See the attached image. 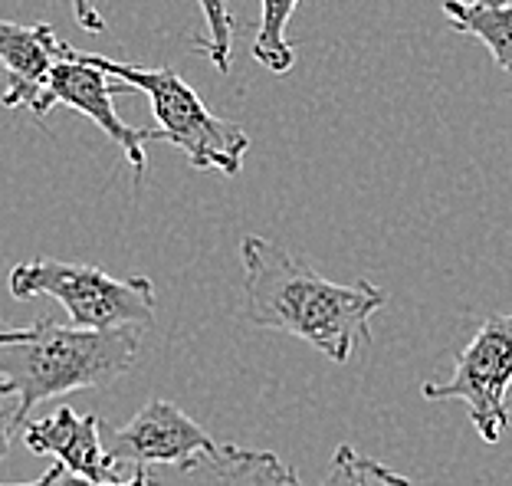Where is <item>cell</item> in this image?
<instances>
[{"label":"cell","mask_w":512,"mask_h":486,"mask_svg":"<svg viewBox=\"0 0 512 486\" xmlns=\"http://www.w3.org/2000/svg\"><path fill=\"white\" fill-rule=\"evenodd\" d=\"M243 319L256 329L286 332L312 345L329 362L345 365L371 342V316L388 306V293L371 280L332 283L266 237H243Z\"/></svg>","instance_id":"6da1fadb"},{"label":"cell","mask_w":512,"mask_h":486,"mask_svg":"<svg viewBox=\"0 0 512 486\" xmlns=\"http://www.w3.org/2000/svg\"><path fill=\"white\" fill-rule=\"evenodd\" d=\"M142 355V329H83L40 319L20 342L0 345V398L17 404L23 424L46 398L106 388Z\"/></svg>","instance_id":"7a4b0ae2"},{"label":"cell","mask_w":512,"mask_h":486,"mask_svg":"<svg viewBox=\"0 0 512 486\" xmlns=\"http://www.w3.org/2000/svg\"><path fill=\"white\" fill-rule=\"evenodd\" d=\"M83 53V60L99 66L102 73L122 79L132 89L145 92L151 99V112H155V132L158 142H168L181 148L194 168L201 171H220V175H240L243 155L250 152V135L240 129L237 122L220 119L197 92L174 73L171 66L142 69V66H125L115 63L109 56Z\"/></svg>","instance_id":"3957f363"},{"label":"cell","mask_w":512,"mask_h":486,"mask_svg":"<svg viewBox=\"0 0 512 486\" xmlns=\"http://www.w3.org/2000/svg\"><path fill=\"white\" fill-rule=\"evenodd\" d=\"M10 296L27 299L50 296L56 299L69 326L83 329H145L155 319V283L148 276H109L99 266L66 263V260H27L17 263L7 276Z\"/></svg>","instance_id":"277c9868"},{"label":"cell","mask_w":512,"mask_h":486,"mask_svg":"<svg viewBox=\"0 0 512 486\" xmlns=\"http://www.w3.org/2000/svg\"><path fill=\"white\" fill-rule=\"evenodd\" d=\"M509 385H512V316H490L463 345L447 381H427V401H463L476 434L486 444H499L509 427Z\"/></svg>","instance_id":"5b68a950"},{"label":"cell","mask_w":512,"mask_h":486,"mask_svg":"<svg viewBox=\"0 0 512 486\" xmlns=\"http://www.w3.org/2000/svg\"><path fill=\"white\" fill-rule=\"evenodd\" d=\"M122 92H132V86L109 76V73H102L99 66L83 60V53H79L76 46L60 40V56H56V63L50 66V79H46V89H43L40 115H50L56 106H69L73 112L86 115L102 135H109L112 142L122 148L128 165H132V171H135V181H142L145 165H148L145 145L158 142V132L125 125V119L112 106V99L122 96Z\"/></svg>","instance_id":"8992f818"},{"label":"cell","mask_w":512,"mask_h":486,"mask_svg":"<svg viewBox=\"0 0 512 486\" xmlns=\"http://www.w3.org/2000/svg\"><path fill=\"white\" fill-rule=\"evenodd\" d=\"M109 454L132 467H174L201 473L217 454V441L168 398H148L125 427L109 431Z\"/></svg>","instance_id":"52a82bcc"},{"label":"cell","mask_w":512,"mask_h":486,"mask_svg":"<svg viewBox=\"0 0 512 486\" xmlns=\"http://www.w3.org/2000/svg\"><path fill=\"white\" fill-rule=\"evenodd\" d=\"M102 421L99 414H76L69 404L56 408L46 418H33L23 424V444L30 454L37 457H53L56 464L66 470L83 473L89 480L102 483H119L122 467L109 447L102 444Z\"/></svg>","instance_id":"ba28073f"},{"label":"cell","mask_w":512,"mask_h":486,"mask_svg":"<svg viewBox=\"0 0 512 486\" xmlns=\"http://www.w3.org/2000/svg\"><path fill=\"white\" fill-rule=\"evenodd\" d=\"M56 56H60V37L50 23L23 27L14 20H0V66L7 73V89L0 102L7 109H27L40 115L43 89Z\"/></svg>","instance_id":"9c48e42d"},{"label":"cell","mask_w":512,"mask_h":486,"mask_svg":"<svg viewBox=\"0 0 512 486\" xmlns=\"http://www.w3.org/2000/svg\"><path fill=\"white\" fill-rule=\"evenodd\" d=\"M217 486H302L299 473L283 464L273 450H253L237 444H217V454L204 470Z\"/></svg>","instance_id":"30bf717a"},{"label":"cell","mask_w":512,"mask_h":486,"mask_svg":"<svg viewBox=\"0 0 512 486\" xmlns=\"http://www.w3.org/2000/svg\"><path fill=\"white\" fill-rule=\"evenodd\" d=\"M440 10L457 33L476 37L490 56L512 76V0L483 4V0H440Z\"/></svg>","instance_id":"8fae6325"},{"label":"cell","mask_w":512,"mask_h":486,"mask_svg":"<svg viewBox=\"0 0 512 486\" xmlns=\"http://www.w3.org/2000/svg\"><path fill=\"white\" fill-rule=\"evenodd\" d=\"M296 7H299V0H260V27H256L250 53L256 63L276 76L289 73L296 63L293 43L286 40V27H289V20H293Z\"/></svg>","instance_id":"7c38bea8"},{"label":"cell","mask_w":512,"mask_h":486,"mask_svg":"<svg viewBox=\"0 0 512 486\" xmlns=\"http://www.w3.org/2000/svg\"><path fill=\"white\" fill-rule=\"evenodd\" d=\"M319 486H414L401 473H394L391 467H384L381 460L358 454L355 447H335L332 464L325 480Z\"/></svg>","instance_id":"4fadbf2b"},{"label":"cell","mask_w":512,"mask_h":486,"mask_svg":"<svg viewBox=\"0 0 512 486\" xmlns=\"http://www.w3.org/2000/svg\"><path fill=\"white\" fill-rule=\"evenodd\" d=\"M197 7L204 14L207 37L194 40V50L204 53L220 73H230L234 69V27H237L234 14H230V4L227 0H197Z\"/></svg>","instance_id":"5bb4252c"},{"label":"cell","mask_w":512,"mask_h":486,"mask_svg":"<svg viewBox=\"0 0 512 486\" xmlns=\"http://www.w3.org/2000/svg\"><path fill=\"white\" fill-rule=\"evenodd\" d=\"M46 486H158L155 480L148 477V467H135V473L128 480H119V483H102V480H89L83 473H73L66 470L63 464H53L50 467V480Z\"/></svg>","instance_id":"9a60e30c"},{"label":"cell","mask_w":512,"mask_h":486,"mask_svg":"<svg viewBox=\"0 0 512 486\" xmlns=\"http://www.w3.org/2000/svg\"><path fill=\"white\" fill-rule=\"evenodd\" d=\"M20 411H17V404L10 401V398H0V460H7L10 454V447H14V437L20 431Z\"/></svg>","instance_id":"2e32d148"},{"label":"cell","mask_w":512,"mask_h":486,"mask_svg":"<svg viewBox=\"0 0 512 486\" xmlns=\"http://www.w3.org/2000/svg\"><path fill=\"white\" fill-rule=\"evenodd\" d=\"M73 14H76V23L86 33H102V30H106V17L99 14V7L92 4V0H73Z\"/></svg>","instance_id":"e0dca14e"},{"label":"cell","mask_w":512,"mask_h":486,"mask_svg":"<svg viewBox=\"0 0 512 486\" xmlns=\"http://www.w3.org/2000/svg\"><path fill=\"white\" fill-rule=\"evenodd\" d=\"M30 329H0V345H10V342H20L27 339Z\"/></svg>","instance_id":"ac0fdd59"},{"label":"cell","mask_w":512,"mask_h":486,"mask_svg":"<svg viewBox=\"0 0 512 486\" xmlns=\"http://www.w3.org/2000/svg\"><path fill=\"white\" fill-rule=\"evenodd\" d=\"M46 480H50V470L43 473V477H37V480H30V483H0V486H46Z\"/></svg>","instance_id":"d6986e66"},{"label":"cell","mask_w":512,"mask_h":486,"mask_svg":"<svg viewBox=\"0 0 512 486\" xmlns=\"http://www.w3.org/2000/svg\"><path fill=\"white\" fill-rule=\"evenodd\" d=\"M483 4H506V0H483Z\"/></svg>","instance_id":"ffe728a7"}]
</instances>
